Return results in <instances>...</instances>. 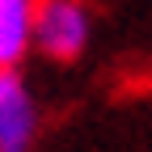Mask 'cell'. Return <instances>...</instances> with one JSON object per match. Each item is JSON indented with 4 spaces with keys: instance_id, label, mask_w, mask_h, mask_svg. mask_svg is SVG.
<instances>
[{
    "instance_id": "2",
    "label": "cell",
    "mask_w": 152,
    "mask_h": 152,
    "mask_svg": "<svg viewBox=\"0 0 152 152\" xmlns=\"http://www.w3.org/2000/svg\"><path fill=\"white\" fill-rule=\"evenodd\" d=\"M42 135V106L21 68H0V152H34Z\"/></svg>"
},
{
    "instance_id": "3",
    "label": "cell",
    "mask_w": 152,
    "mask_h": 152,
    "mask_svg": "<svg viewBox=\"0 0 152 152\" xmlns=\"http://www.w3.org/2000/svg\"><path fill=\"white\" fill-rule=\"evenodd\" d=\"M38 0H0V68H21L34 55Z\"/></svg>"
},
{
    "instance_id": "1",
    "label": "cell",
    "mask_w": 152,
    "mask_h": 152,
    "mask_svg": "<svg viewBox=\"0 0 152 152\" xmlns=\"http://www.w3.org/2000/svg\"><path fill=\"white\" fill-rule=\"evenodd\" d=\"M93 26L89 0H38L34 51L51 64H76L93 42Z\"/></svg>"
}]
</instances>
